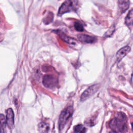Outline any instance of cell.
I'll use <instances>...</instances> for the list:
<instances>
[{
	"label": "cell",
	"instance_id": "1",
	"mask_svg": "<svg viewBox=\"0 0 133 133\" xmlns=\"http://www.w3.org/2000/svg\"><path fill=\"white\" fill-rule=\"evenodd\" d=\"M109 126L112 131L116 132H124L127 129V119L125 114L119 112L117 116L113 118L109 123Z\"/></svg>",
	"mask_w": 133,
	"mask_h": 133
},
{
	"label": "cell",
	"instance_id": "2",
	"mask_svg": "<svg viewBox=\"0 0 133 133\" xmlns=\"http://www.w3.org/2000/svg\"><path fill=\"white\" fill-rule=\"evenodd\" d=\"M73 113V108L72 106H68L62 111L58 121L59 128L60 130L63 128L67 121L72 116Z\"/></svg>",
	"mask_w": 133,
	"mask_h": 133
},
{
	"label": "cell",
	"instance_id": "3",
	"mask_svg": "<svg viewBox=\"0 0 133 133\" xmlns=\"http://www.w3.org/2000/svg\"><path fill=\"white\" fill-rule=\"evenodd\" d=\"M78 7L77 0H66L61 6L59 9L58 14L63 15L66 12L75 11Z\"/></svg>",
	"mask_w": 133,
	"mask_h": 133
},
{
	"label": "cell",
	"instance_id": "4",
	"mask_svg": "<svg viewBox=\"0 0 133 133\" xmlns=\"http://www.w3.org/2000/svg\"><path fill=\"white\" fill-rule=\"evenodd\" d=\"M43 84L45 87L52 89L57 86L58 79L53 75H46L43 77Z\"/></svg>",
	"mask_w": 133,
	"mask_h": 133
},
{
	"label": "cell",
	"instance_id": "5",
	"mask_svg": "<svg viewBox=\"0 0 133 133\" xmlns=\"http://www.w3.org/2000/svg\"><path fill=\"white\" fill-rule=\"evenodd\" d=\"M99 88V84H94L89 87H88L86 90L84 91V92L82 94L81 97V101H84L86 100L87 99L89 98L91 96H92L98 90Z\"/></svg>",
	"mask_w": 133,
	"mask_h": 133
},
{
	"label": "cell",
	"instance_id": "6",
	"mask_svg": "<svg viewBox=\"0 0 133 133\" xmlns=\"http://www.w3.org/2000/svg\"><path fill=\"white\" fill-rule=\"evenodd\" d=\"M6 124L10 129L13 128L14 125V114L11 108H9L6 111Z\"/></svg>",
	"mask_w": 133,
	"mask_h": 133
},
{
	"label": "cell",
	"instance_id": "7",
	"mask_svg": "<svg viewBox=\"0 0 133 133\" xmlns=\"http://www.w3.org/2000/svg\"><path fill=\"white\" fill-rule=\"evenodd\" d=\"M77 38L81 42L86 44H92L95 43L97 41L95 37L86 34H78L77 35Z\"/></svg>",
	"mask_w": 133,
	"mask_h": 133
},
{
	"label": "cell",
	"instance_id": "8",
	"mask_svg": "<svg viewBox=\"0 0 133 133\" xmlns=\"http://www.w3.org/2000/svg\"><path fill=\"white\" fill-rule=\"evenodd\" d=\"M130 47L128 46L123 47L119 49L116 53V60L119 62L125 56H126L130 51Z\"/></svg>",
	"mask_w": 133,
	"mask_h": 133
},
{
	"label": "cell",
	"instance_id": "9",
	"mask_svg": "<svg viewBox=\"0 0 133 133\" xmlns=\"http://www.w3.org/2000/svg\"><path fill=\"white\" fill-rule=\"evenodd\" d=\"M57 33L59 35V36L60 37V38L64 41V42H65L66 43L70 44H75V43H76V41L75 40V39L70 37L68 36H67L66 35H65L64 33L60 32V31H57Z\"/></svg>",
	"mask_w": 133,
	"mask_h": 133
},
{
	"label": "cell",
	"instance_id": "10",
	"mask_svg": "<svg viewBox=\"0 0 133 133\" xmlns=\"http://www.w3.org/2000/svg\"><path fill=\"white\" fill-rule=\"evenodd\" d=\"M119 9L122 13L124 12L129 6V0H118Z\"/></svg>",
	"mask_w": 133,
	"mask_h": 133
},
{
	"label": "cell",
	"instance_id": "11",
	"mask_svg": "<svg viewBox=\"0 0 133 133\" xmlns=\"http://www.w3.org/2000/svg\"><path fill=\"white\" fill-rule=\"evenodd\" d=\"M132 21H133V10L132 9H131L127 14L125 19V24L128 28L130 29L132 26Z\"/></svg>",
	"mask_w": 133,
	"mask_h": 133
},
{
	"label": "cell",
	"instance_id": "12",
	"mask_svg": "<svg viewBox=\"0 0 133 133\" xmlns=\"http://www.w3.org/2000/svg\"><path fill=\"white\" fill-rule=\"evenodd\" d=\"M6 121L5 116L2 114H0V133H6Z\"/></svg>",
	"mask_w": 133,
	"mask_h": 133
},
{
	"label": "cell",
	"instance_id": "13",
	"mask_svg": "<svg viewBox=\"0 0 133 133\" xmlns=\"http://www.w3.org/2000/svg\"><path fill=\"white\" fill-rule=\"evenodd\" d=\"M38 130L41 133H48L50 129L49 124L45 122L40 123L38 125Z\"/></svg>",
	"mask_w": 133,
	"mask_h": 133
},
{
	"label": "cell",
	"instance_id": "14",
	"mask_svg": "<svg viewBox=\"0 0 133 133\" xmlns=\"http://www.w3.org/2000/svg\"><path fill=\"white\" fill-rule=\"evenodd\" d=\"M74 131L75 133H85L86 129L81 124H78L74 127Z\"/></svg>",
	"mask_w": 133,
	"mask_h": 133
},
{
	"label": "cell",
	"instance_id": "15",
	"mask_svg": "<svg viewBox=\"0 0 133 133\" xmlns=\"http://www.w3.org/2000/svg\"><path fill=\"white\" fill-rule=\"evenodd\" d=\"M74 28H75V29L77 31L82 32L84 30L83 24L81 23L78 22H76L74 23Z\"/></svg>",
	"mask_w": 133,
	"mask_h": 133
},
{
	"label": "cell",
	"instance_id": "16",
	"mask_svg": "<svg viewBox=\"0 0 133 133\" xmlns=\"http://www.w3.org/2000/svg\"><path fill=\"white\" fill-rule=\"evenodd\" d=\"M114 29H115V28H114V26H111V27L109 29V30L106 32L105 34V36L108 37V36H110L111 35H112V34H113V33L114 32Z\"/></svg>",
	"mask_w": 133,
	"mask_h": 133
},
{
	"label": "cell",
	"instance_id": "17",
	"mask_svg": "<svg viewBox=\"0 0 133 133\" xmlns=\"http://www.w3.org/2000/svg\"><path fill=\"white\" fill-rule=\"evenodd\" d=\"M109 133H118V132H115V131H110Z\"/></svg>",
	"mask_w": 133,
	"mask_h": 133
}]
</instances>
